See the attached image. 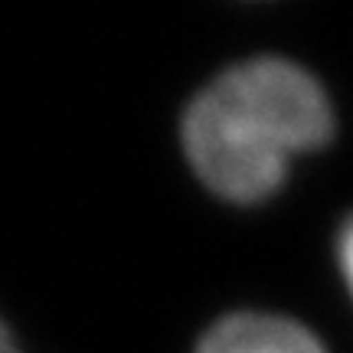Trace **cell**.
<instances>
[{"instance_id":"1","label":"cell","mask_w":353,"mask_h":353,"mask_svg":"<svg viewBox=\"0 0 353 353\" xmlns=\"http://www.w3.org/2000/svg\"><path fill=\"white\" fill-rule=\"evenodd\" d=\"M334 134L324 88L301 65L259 56L226 69L190 101L183 148L196 176L229 203H259L285 180L294 154Z\"/></svg>"},{"instance_id":"2","label":"cell","mask_w":353,"mask_h":353,"mask_svg":"<svg viewBox=\"0 0 353 353\" xmlns=\"http://www.w3.org/2000/svg\"><path fill=\"white\" fill-rule=\"evenodd\" d=\"M196 353H324V347L288 317L242 311L216 321L203 334Z\"/></svg>"},{"instance_id":"3","label":"cell","mask_w":353,"mask_h":353,"mask_svg":"<svg viewBox=\"0 0 353 353\" xmlns=\"http://www.w3.org/2000/svg\"><path fill=\"white\" fill-rule=\"evenodd\" d=\"M341 268H343V278H347V285L353 291V219L347 223L341 236Z\"/></svg>"},{"instance_id":"4","label":"cell","mask_w":353,"mask_h":353,"mask_svg":"<svg viewBox=\"0 0 353 353\" xmlns=\"http://www.w3.org/2000/svg\"><path fill=\"white\" fill-rule=\"evenodd\" d=\"M0 353H20V347H17V341H13L10 327L0 321Z\"/></svg>"}]
</instances>
